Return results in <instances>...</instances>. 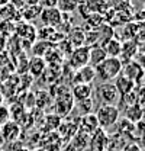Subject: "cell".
<instances>
[{
	"mask_svg": "<svg viewBox=\"0 0 145 151\" xmlns=\"http://www.w3.org/2000/svg\"><path fill=\"white\" fill-rule=\"evenodd\" d=\"M144 10H145V3H144Z\"/></svg>",
	"mask_w": 145,
	"mask_h": 151,
	"instance_id": "48",
	"label": "cell"
},
{
	"mask_svg": "<svg viewBox=\"0 0 145 151\" xmlns=\"http://www.w3.org/2000/svg\"><path fill=\"white\" fill-rule=\"evenodd\" d=\"M138 35V23L135 22H129L125 25V29H123V38L125 41H134V38Z\"/></svg>",
	"mask_w": 145,
	"mask_h": 151,
	"instance_id": "31",
	"label": "cell"
},
{
	"mask_svg": "<svg viewBox=\"0 0 145 151\" xmlns=\"http://www.w3.org/2000/svg\"><path fill=\"white\" fill-rule=\"evenodd\" d=\"M142 68L132 60V61H129V63H126L123 67H122V73L121 74L125 76L126 78H129L131 81H134V83H136L138 81V78H139V76L142 74Z\"/></svg>",
	"mask_w": 145,
	"mask_h": 151,
	"instance_id": "14",
	"label": "cell"
},
{
	"mask_svg": "<svg viewBox=\"0 0 145 151\" xmlns=\"http://www.w3.org/2000/svg\"><path fill=\"white\" fill-rule=\"evenodd\" d=\"M77 1H78V4H83V3H86L87 0H77Z\"/></svg>",
	"mask_w": 145,
	"mask_h": 151,
	"instance_id": "45",
	"label": "cell"
},
{
	"mask_svg": "<svg viewBox=\"0 0 145 151\" xmlns=\"http://www.w3.org/2000/svg\"><path fill=\"white\" fill-rule=\"evenodd\" d=\"M78 103V111L83 115H89V113H93V109H94V100L89 97V99H84L81 102H77Z\"/></svg>",
	"mask_w": 145,
	"mask_h": 151,
	"instance_id": "32",
	"label": "cell"
},
{
	"mask_svg": "<svg viewBox=\"0 0 145 151\" xmlns=\"http://www.w3.org/2000/svg\"><path fill=\"white\" fill-rule=\"evenodd\" d=\"M0 135H1L3 141L15 142L20 135V125H18L13 121H7L4 125L0 127Z\"/></svg>",
	"mask_w": 145,
	"mask_h": 151,
	"instance_id": "9",
	"label": "cell"
},
{
	"mask_svg": "<svg viewBox=\"0 0 145 151\" xmlns=\"http://www.w3.org/2000/svg\"><path fill=\"white\" fill-rule=\"evenodd\" d=\"M36 31H38V28H36L35 25H32L31 22H19L18 25H16V28H15V32H16V37L20 39V42H22V48L25 50V48H28V50H31V47L34 45V42L36 41Z\"/></svg>",
	"mask_w": 145,
	"mask_h": 151,
	"instance_id": "3",
	"label": "cell"
},
{
	"mask_svg": "<svg viewBox=\"0 0 145 151\" xmlns=\"http://www.w3.org/2000/svg\"><path fill=\"white\" fill-rule=\"evenodd\" d=\"M97 96H99L102 105H113V106H116L121 102V94H119L116 86L113 83H102L97 87Z\"/></svg>",
	"mask_w": 145,
	"mask_h": 151,
	"instance_id": "4",
	"label": "cell"
},
{
	"mask_svg": "<svg viewBox=\"0 0 145 151\" xmlns=\"http://www.w3.org/2000/svg\"><path fill=\"white\" fill-rule=\"evenodd\" d=\"M7 4H10V0H0V7L7 6Z\"/></svg>",
	"mask_w": 145,
	"mask_h": 151,
	"instance_id": "42",
	"label": "cell"
},
{
	"mask_svg": "<svg viewBox=\"0 0 145 151\" xmlns=\"http://www.w3.org/2000/svg\"><path fill=\"white\" fill-rule=\"evenodd\" d=\"M57 1L58 0H39V6L42 9H45V7H57Z\"/></svg>",
	"mask_w": 145,
	"mask_h": 151,
	"instance_id": "38",
	"label": "cell"
},
{
	"mask_svg": "<svg viewBox=\"0 0 145 151\" xmlns=\"http://www.w3.org/2000/svg\"><path fill=\"white\" fill-rule=\"evenodd\" d=\"M125 119L132 122V124H136L142 119V109L138 103H134V105H129L125 108Z\"/></svg>",
	"mask_w": 145,
	"mask_h": 151,
	"instance_id": "21",
	"label": "cell"
},
{
	"mask_svg": "<svg viewBox=\"0 0 145 151\" xmlns=\"http://www.w3.org/2000/svg\"><path fill=\"white\" fill-rule=\"evenodd\" d=\"M90 144H91L93 151H106V148H108V145H109L106 131L103 128H97L90 135Z\"/></svg>",
	"mask_w": 145,
	"mask_h": 151,
	"instance_id": "10",
	"label": "cell"
},
{
	"mask_svg": "<svg viewBox=\"0 0 145 151\" xmlns=\"http://www.w3.org/2000/svg\"><path fill=\"white\" fill-rule=\"evenodd\" d=\"M100 47L105 50V52H106L108 57L119 58V55H121V50H122V42L115 37V38H112V39H109L108 42H105L103 45H100Z\"/></svg>",
	"mask_w": 145,
	"mask_h": 151,
	"instance_id": "16",
	"label": "cell"
},
{
	"mask_svg": "<svg viewBox=\"0 0 145 151\" xmlns=\"http://www.w3.org/2000/svg\"><path fill=\"white\" fill-rule=\"evenodd\" d=\"M89 55H90V48L83 45L78 48H74L72 52L68 55V67L77 71L86 65H89Z\"/></svg>",
	"mask_w": 145,
	"mask_h": 151,
	"instance_id": "5",
	"label": "cell"
},
{
	"mask_svg": "<svg viewBox=\"0 0 145 151\" xmlns=\"http://www.w3.org/2000/svg\"><path fill=\"white\" fill-rule=\"evenodd\" d=\"M3 99H4V97H3V93H1V90H0V106H1V103H3Z\"/></svg>",
	"mask_w": 145,
	"mask_h": 151,
	"instance_id": "44",
	"label": "cell"
},
{
	"mask_svg": "<svg viewBox=\"0 0 145 151\" xmlns=\"http://www.w3.org/2000/svg\"><path fill=\"white\" fill-rule=\"evenodd\" d=\"M97 128H100V127H99V122H97V118H96L94 113H89V115L80 116V124H78V129L80 131L91 135Z\"/></svg>",
	"mask_w": 145,
	"mask_h": 151,
	"instance_id": "12",
	"label": "cell"
},
{
	"mask_svg": "<svg viewBox=\"0 0 145 151\" xmlns=\"http://www.w3.org/2000/svg\"><path fill=\"white\" fill-rule=\"evenodd\" d=\"M122 151H142L138 144H126Z\"/></svg>",
	"mask_w": 145,
	"mask_h": 151,
	"instance_id": "39",
	"label": "cell"
},
{
	"mask_svg": "<svg viewBox=\"0 0 145 151\" xmlns=\"http://www.w3.org/2000/svg\"><path fill=\"white\" fill-rule=\"evenodd\" d=\"M99 37H100V41H99V45H103L105 42H108L109 39L115 38V29L108 25V23H103L100 28H99Z\"/></svg>",
	"mask_w": 145,
	"mask_h": 151,
	"instance_id": "28",
	"label": "cell"
},
{
	"mask_svg": "<svg viewBox=\"0 0 145 151\" xmlns=\"http://www.w3.org/2000/svg\"><path fill=\"white\" fill-rule=\"evenodd\" d=\"M122 63L119 58H112L108 57L103 63H100L94 71H96V77L102 81V83H110L112 80H115L118 76L122 73Z\"/></svg>",
	"mask_w": 145,
	"mask_h": 151,
	"instance_id": "1",
	"label": "cell"
},
{
	"mask_svg": "<svg viewBox=\"0 0 145 151\" xmlns=\"http://www.w3.org/2000/svg\"><path fill=\"white\" fill-rule=\"evenodd\" d=\"M109 7L113 9L115 12H123V10L134 9L132 0H112V1L109 3Z\"/></svg>",
	"mask_w": 145,
	"mask_h": 151,
	"instance_id": "30",
	"label": "cell"
},
{
	"mask_svg": "<svg viewBox=\"0 0 145 151\" xmlns=\"http://www.w3.org/2000/svg\"><path fill=\"white\" fill-rule=\"evenodd\" d=\"M72 108H74V99H72V94L70 90H65V92L57 94L54 97L55 115H58L60 118L67 116L71 112Z\"/></svg>",
	"mask_w": 145,
	"mask_h": 151,
	"instance_id": "6",
	"label": "cell"
},
{
	"mask_svg": "<svg viewBox=\"0 0 145 151\" xmlns=\"http://www.w3.org/2000/svg\"><path fill=\"white\" fill-rule=\"evenodd\" d=\"M9 118H10V109L6 108L4 105H1L0 106V127L4 125L9 121Z\"/></svg>",
	"mask_w": 145,
	"mask_h": 151,
	"instance_id": "36",
	"label": "cell"
},
{
	"mask_svg": "<svg viewBox=\"0 0 145 151\" xmlns=\"http://www.w3.org/2000/svg\"><path fill=\"white\" fill-rule=\"evenodd\" d=\"M55 45H52L51 42H48V41H35L34 42V45L31 47V50H32V54L34 57H41V58H44V57L47 55L48 52H50V50H52Z\"/></svg>",
	"mask_w": 145,
	"mask_h": 151,
	"instance_id": "20",
	"label": "cell"
},
{
	"mask_svg": "<svg viewBox=\"0 0 145 151\" xmlns=\"http://www.w3.org/2000/svg\"><path fill=\"white\" fill-rule=\"evenodd\" d=\"M45 119H47V125H48V128H50L51 131H55V129L61 125V118H60L58 115H55V113L48 115Z\"/></svg>",
	"mask_w": 145,
	"mask_h": 151,
	"instance_id": "35",
	"label": "cell"
},
{
	"mask_svg": "<svg viewBox=\"0 0 145 151\" xmlns=\"http://www.w3.org/2000/svg\"><path fill=\"white\" fill-rule=\"evenodd\" d=\"M64 58H65V57L62 55V52H61L57 47H54L52 50H50V52L44 57L47 65H61L62 61H64Z\"/></svg>",
	"mask_w": 145,
	"mask_h": 151,
	"instance_id": "24",
	"label": "cell"
},
{
	"mask_svg": "<svg viewBox=\"0 0 145 151\" xmlns=\"http://www.w3.org/2000/svg\"><path fill=\"white\" fill-rule=\"evenodd\" d=\"M94 78H96V71L91 65H86V67L74 71L71 77L74 84H91V81Z\"/></svg>",
	"mask_w": 145,
	"mask_h": 151,
	"instance_id": "8",
	"label": "cell"
},
{
	"mask_svg": "<svg viewBox=\"0 0 145 151\" xmlns=\"http://www.w3.org/2000/svg\"><path fill=\"white\" fill-rule=\"evenodd\" d=\"M136 83H138V84H141L142 87H145V70L142 71V74L139 76V78H138V81H136ZM136 83H135V84H136Z\"/></svg>",
	"mask_w": 145,
	"mask_h": 151,
	"instance_id": "40",
	"label": "cell"
},
{
	"mask_svg": "<svg viewBox=\"0 0 145 151\" xmlns=\"http://www.w3.org/2000/svg\"><path fill=\"white\" fill-rule=\"evenodd\" d=\"M96 118H97V122H99V127L106 129L113 127L119 118H121V109L118 106H113V105H100L96 111Z\"/></svg>",
	"mask_w": 145,
	"mask_h": 151,
	"instance_id": "2",
	"label": "cell"
},
{
	"mask_svg": "<svg viewBox=\"0 0 145 151\" xmlns=\"http://www.w3.org/2000/svg\"><path fill=\"white\" fill-rule=\"evenodd\" d=\"M91 93H93L91 84H74L71 90L74 102H81L84 99H89V97H91Z\"/></svg>",
	"mask_w": 145,
	"mask_h": 151,
	"instance_id": "15",
	"label": "cell"
},
{
	"mask_svg": "<svg viewBox=\"0 0 145 151\" xmlns=\"http://www.w3.org/2000/svg\"><path fill=\"white\" fill-rule=\"evenodd\" d=\"M84 20H86V28H89V31H97L105 23L103 16L99 15V13H91Z\"/></svg>",
	"mask_w": 145,
	"mask_h": 151,
	"instance_id": "27",
	"label": "cell"
},
{
	"mask_svg": "<svg viewBox=\"0 0 145 151\" xmlns=\"http://www.w3.org/2000/svg\"><path fill=\"white\" fill-rule=\"evenodd\" d=\"M106 151H122V150H121V148H112V147H108Z\"/></svg>",
	"mask_w": 145,
	"mask_h": 151,
	"instance_id": "43",
	"label": "cell"
},
{
	"mask_svg": "<svg viewBox=\"0 0 145 151\" xmlns=\"http://www.w3.org/2000/svg\"><path fill=\"white\" fill-rule=\"evenodd\" d=\"M4 47H6V38L0 35V51H3V50H4Z\"/></svg>",
	"mask_w": 145,
	"mask_h": 151,
	"instance_id": "41",
	"label": "cell"
},
{
	"mask_svg": "<svg viewBox=\"0 0 145 151\" xmlns=\"http://www.w3.org/2000/svg\"><path fill=\"white\" fill-rule=\"evenodd\" d=\"M51 100H52V96L45 90H39L35 93V105L39 109H45Z\"/></svg>",
	"mask_w": 145,
	"mask_h": 151,
	"instance_id": "29",
	"label": "cell"
},
{
	"mask_svg": "<svg viewBox=\"0 0 145 151\" xmlns=\"http://www.w3.org/2000/svg\"><path fill=\"white\" fill-rule=\"evenodd\" d=\"M84 37H86V31L83 29V26H72L68 31V34L65 35L67 41L71 44L72 48H78L84 45Z\"/></svg>",
	"mask_w": 145,
	"mask_h": 151,
	"instance_id": "13",
	"label": "cell"
},
{
	"mask_svg": "<svg viewBox=\"0 0 145 151\" xmlns=\"http://www.w3.org/2000/svg\"><path fill=\"white\" fill-rule=\"evenodd\" d=\"M16 151H29L28 148H19V150H16Z\"/></svg>",
	"mask_w": 145,
	"mask_h": 151,
	"instance_id": "47",
	"label": "cell"
},
{
	"mask_svg": "<svg viewBox=\"0 0 145 151\" xmlns=\"http://www.w3.org/2000/svg\"><path fill=\"white\" fill-rule=\"evenodd\" d=\"M77 10L80 12V15H81V18L83 19H86L89 15H91V12L87 9V6L83 3V4H78V7H77Z\"/></svg>",
	"mask_w": 145,
	"mask_h": 151,
	"instance_id": "37",
	"label": "cell"
},
{
	"mask_svg": "<svg viewBox=\"0 0 145 151\" xmlns=\"http://www.w3.org/2000/svg\"><path fill=\"white\" fill-rule=\"evenodd\" d=\"M39 19L44 23V26H50V28L57 29L62 20V13L57 7H45V9H42Z\"/></svg>",
	"mask_w": 145,
	"mask_h": 151,
	"instance_id": "7",
	"label": "cell"
},
{
	"mask_svg": "<svg viewBox=\"0 0 145 151\" xmlns=\"http://www.w3.org/2000/svg\"><path fill=\"white\" fill-rule=\"evenodd\" d=\"M55 29L54 28H50V26H41V28H38V31H36V37L39 38L41 41H50V38L54 35Z\"/></svg>",
	"mask_w": 145,
	"mask_h": 151,
	"instance_id": "33",
	"label": "cell"
},
{
	"mask_svg": "<svg viewBox=\"0 0 145 151\" xmlns=\"http://www.w3.org/2000/svg\"><path fill=\"white\" fill-rule=\"evenodd\" d=\"M18 60V65H16V70H18V73H20V74L23 76V73L26 74L28 73V63H29V60H28V57H26V54L25 52H22L20 55H19V58H16Z\"/></svg>",
	"mask_w": 145,
	"mask_h": 151,
	"instance_id": "34",
	"label": "cell"
},
{
	"mask_svg": "<svg viewBox=\"0 0 145 151\" xmlns=\"http://www.w3.org/2000/svg\"><path fill=\"white\" fill-rule=\"evenodd\" d=\"M47 70V63L41 57H32L28 63V74L32 78H39Z\"/></svg>",
	"mask_w": 145,
	"mask_h": 151,
	"instance_id": "11",
	"label": "cell"
},
{
	"mask_svg": "<svg viewBox=\"0 0 145 151\" xmlns=\"http://www.w3.org/2000/svg\"><path fill=\"white\" fill-rule=\"evenodd\" d=\"M108 58L105 50L100 45H94L90 48V55H89V65H91L93 68H96L100 63H103Z\"/></svg>",
	"mask_w": 145,
	"mask_h": 151,
	"instance_id": "19",
	"label": "cell"
},
{
	"mask_svg": "<svg viewBox=\"0 0 145 151\" xmlns=\"http://www.w3.org/2000/svg\"><path fill=\"white\" fill-rule=\"evenodd\" d=\"M136 54H138V45H136V42H134V41H125L122 44V50H121L119 60H121V63H123L125 58L129 60V61H132Z\"/></svg>",
	"mask_w": 145,
	"mask_h": 151,
	"instance_id": "17",
	"label": "cell"
},
{
	"mask_svg": "<svg viewBox=\"0 0 145 151\" xmlns=\"http://www.w3.org/2000/svg\"><path fill=\"white\" fill-rule=\"evenodd\" d=\"M84 4L87 6V9L91 13H99V15H103L109 9V6L106 4L105 0H87Z\"/></svg>",
	"mask_w": 145,
	"mask_h": 151,
	"instance_id": "26",
	"label": "cell"
},
{
	"mask_svg": "<svg viewBox=\"0 0 145 151\" xmlns=\"http://www.w3.org/2000/svg\"><path fill=\"white\" fill-rule=\"evenodd\" d=\"M42 12V7L39 4H31V6H25L22 7V12H19L20 18L25 19V22H32L36 16H39Z\"/></svg>",
	"mask_w": 145,
	"mask_h": 151,
	"instance_id": "22",
	"label": "cell"
},
{
	"mask_svg": "<svg viewBox=\"0 0 145 151\" xmlns=\"http://www.w3.org/2000/svg\"><path fill=\"white\" fill-rule=\"evenodd\" d=\"M34 151H47V150H44L42 147H39V148H35V150H34Z\"/></svg>",
	"mask_w": 145,
	"mask_h": 151,
	"instance_id": "46",
	"label": "cell"
},
{
	"mask_svg": "<svg viewBox=\"0 0 145 151\" xmlns=\"http://www.w3.org/2000/svg\"><path fill=\"white\" fill-rule=\"evenodd\" d=\"M78 7V1L77 0H58L57 1V9L61 13H67L71 15L72 12H75Z\"/></svg>",
	"mask_w": 145,
	"mask_h": 151,
	"instance_id": "25",
	"label": "cell"
},
{
	"mask_svg": "<svg viewBox=\"0 0 145 151\" xmlns=\"http://www.w3.org/2000/svg\"><path fill=\"white\" fill-rule=\"evenodd\" d=\"M116 81L113 83L115 86H116V89H118V92L121 94V97L122 96H125V94L131 93V92H134V89H135V83L134 81H131L129 78H126L125 76H118L116 78H115Z\"/></svg>",
	"mask_w": 145,
	"mask_h": 151,
	"instance_id": "18",
	"label": "cell"
},
{
	"mask_svg": "<svg viewBox=\"0 0 145 151\" xmlns=\"http://www.w3.org/2000/svg\"><path fill=\"white\" fill-rule=\"evenodd\" d=\"M89 144H90V135L86 134V132L80 131V129L75 132L74 137L71 138V147H75L77 150L86 148Z\"/></svg>",
	"mask_w": 145,
	"mask_h": 151,
	"instance_id": "23",
	"label": "cell"
}]
</instances>
